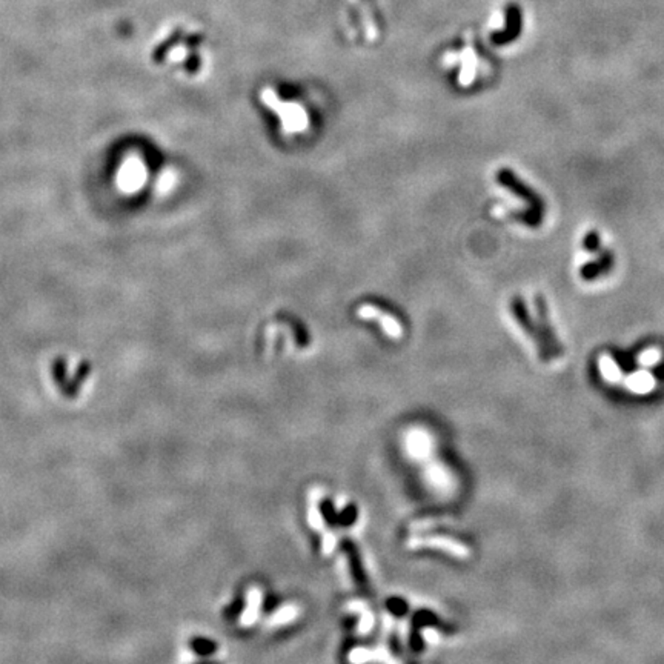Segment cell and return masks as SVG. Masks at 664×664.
<instances>
[{
    "instance_id": "6da1fadb",
    "label": "cell",
    "mask_w": 664,
    "mask_h": 664,
    "mask_svg": "<svg viewBox=\"0 0 664 664\" xmlns=\"http://www.w3.org/2000/svg\"><path fill=\"white\" fill-rule=\"evenodd\" d=\"M408 549H422V547H431V549H441L449 555L460 558V560H468L470 557V547L460 543V541L453 540L451 537L444 535H426V537H413L406 541Z\"/></svg>"
},
{
    "instance_id": "7a4b0ae2",
    "label": "cell",
    "mask_w": 664,
    "mask_h": 664,
    "mask_svg": "<svg viewBox=\"0 0 664 664\" xmlns=\"http://www.w3.org/2000/svg\"><path fill=\"white\" fill-rule=\"evenodd\" d=\"M357 316L363 320L377 321L384 331V334L392 340H400L403 337V326L400 325V321L396 317H392L391 314L380 311L377 307H374V304H362V307L357 309Z\"/></svg>"
},
{
    "instance_id": "3957f363",
    "label": "cell",
    "mask_w": 664,
    "mask_h": 664,
    "mask_svg": "<svg viewBox=\"0 0 664 664\" xmlns=\"http://www.w3.org/2000/svg\"><path fill=\"white\" fill-rule=\"evenodd\" d=\"M537 308H538V331H540V338H541V355H543V360H546L549 354L554 355H560L562 354V348L560 343L554 334L552 328H550L549 317H547V309H546V303L545 299L541 295L537 297Z\"/></svg>"
},
{
    "instance_id": "277c9868",
    "label": "cell",
    "mask_w": 664,
    "mask_h": 664,
    "mask_svg": "<svg viewBox=\"0 0 664 664\" xmlns=\"http://www.w3.org/2000/svg\"><path fill=\"white\" fill-rule=\"evenodd\" d=\"M261 603H263V592H261L260 588L252 586L248 591L247 606H244L240 617V624L243 627H249L257 622L261 610Z\"/></svg>"
},
{
    "instance_id": "5b68a950",
    "label": "cell",
    "mask_w": 664,
    "mask_h": 664,
    "mask_svg": "<svg viewBox=\"0 0 664 664\" xmlns=\"http://www.w3.org/2000/svg\"><path fill=\"white\" fill-rule=\"evenodd\" d=\"M299 615H300V607L299 606H297V605H285L280 609H277L275 612L266 619L265 626L269 627V629L271 627L285 626L287 623L294 622L295 618H299Z\"/></svg>"
},
{
    "instance_id": "8992f818",
    "label": "cell",
    "mask_w": 664,
    "mask_h": 664,
    "mask_svg": "<svg viewBox=\"0 0 664 664\" xmlns=\"http://www.w3.org/2000/svg\"><path fill=\"white\" fill-rule=\"evenodd\" d=\"M610 266H612V257L610 254H605L600 257L598 261H589L588 265H584L581 268V277L584 280H592V278H597L603 273H606Z\"/></svg>"
},
{
    "instance_id": "52a82bcc",
    "label": "cell",
    "mask_w": 664,
    "mask_h": 664,
    "mask_svg": "<svg viewBox=\"0 0 664 664\" xmlns=\"http://www.w3.org/2000/svg\"><path fill=\"white\" fill-rule=\"evenodd\" d=\"M90 372H91L90 363H82L81 366H78L76 377H74L73 381H71V386H69V388L65 391L68 397H76V396H77L78 388H81V384L83 383V380H86V377H88Z\"/></svg>"
},
{
    "instance_id": "ba28073f",
    "label": "cell",
    "mask_w": 664,
    "mask_h": 664,
    "mask_svg": "<svg viewBox=\"0 0 664 664\" xmlns=\"http://www.w3.org/2000/svg\"><path fill=\"white\" fill-rule=\"evenodd\" d=\"M52 377H54L57 386L60 389H66V362L64 358H57L54 362V366H52Z\"/></svg>"
},
{
    "instance_id": "9c48e42d",
    "label": "cell",
    "mask_w": 664,
    "mask_h": 664,
    "mask_svg": "<svg viewBox=\"0 0 664 664\" xmlns=\"http://www.w3.org/2000/svg\"><path fill=\"white\" fill-rule=\"evenodd\" d=\"M308 521H309L311 526H312L314 529H316V530L325 532V520H323L321 512L319 511L316 503L311 504V509H309V512H308Z\"/></svg>"
},
{
    "instance_id": "30bf717a",
    "label": "cell",
    "mask_w": 664,
    "mask_h": 664,
    "mask_svg": "<svg viewBox=\"0 0 664 664\" xmlns=\"http://www.w3.org/2000/svg\"><path fill=\"white\" fill-rule=\"evenodd\" d=\"M601 372L610 381H614L619 377V371L617 368V364H614V362L610 360L607 355H605L601 358Z\"/></svg>"
},
{
    "instance_id": "8fae6325",
    "label": "cell",
    "mask_w": 664,
    "mask_h": 664,
    "mask_svg": "<svg viewBox=\"0 0 664 664\" xmlns=\"http://www.w3.org/2000/svg\"><path fill=\"white\" fill-rule=\"evenodd\" d=\"M336 545H337L336 535L332 534V532H325V535H323V546H321L323 554L331 555V552L334 550Z\"/></svg>"
},
{
    "instance_id": "7c38bea8",
    "label": "cell",
    "mask_w": 664,
    "mask_h": 664,
    "mask_svg": "<svg viewBox=\"0 0 664 664\" xmlns=\"http://www.w3.org/2000/svg\"><path fill=\"white\" fill-rule=\"evenodd\" d=\"M584 248L591 252H595L600 248V237L595 231L588 232L586 237H584Z\"/></svg>"
},
{
    "instance_id": "4fadbf2b",
    "label": "cell",
    "mask_w": 664,
    "mask_h": 664,
    "mask_svg": "<svg viewBox=\"0 0 664 664\" xmlns=\"http://www.w3.org/2000/svg\"><path fill=\"white\" fill-rule=\"evenodd\" d=\"M371 658V653L366 649H354L349 655V660L354 663H364Z\"/></svg>"
},
{
    "instance_id": "5bb4252c",
    "label": "cell",
    "mask_w": 664,
    "mask_h": 664,
    "mask_svg": "<svg viewBox=\"0 0 664 664\" xmlns=\"http://www.w3.org/2000/svg\"><path fill=\"white\" fill-rule=\"evenodd\" d=\"M360 629H358V631H360V634H368L371 631V627H372V615L371 612H368V610H364L363 612V617H362V622H360V626H358Z\"/></svg>"
},
{
    "instance_id": "9a60e30c",
    "label": "cell",
    "mask_w": 664,
    "mask_h": 664,
    "mask_svg": "<svg viewBox=\"0 0 664 664\" xmlns=\"http://www.w3.org/2000/svg\"><path fill=\"white\" fill-rule=\"evenodd\" d=\"M423 639H425L426 643L435 644V643L440 641V634L437 632L435 629H425V631H423Z\"/></svg>"
}]
</instances>
